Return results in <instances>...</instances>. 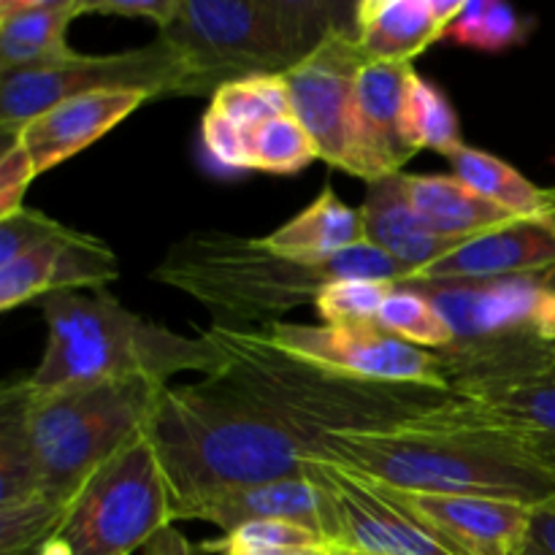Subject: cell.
Wrapping results in <instances>:
<instances>
[{"label":"cell","mask_w":555,"mask_h":555,"mask_svg":"<svg viewBox=\"0 0 555 555\" xmlns=\"http://www.w3.org/2000/svg\"><path fill=\"white\" fill-rule=\"evenodd\" d=\"M225 350L215 379L249 486L304 475V461L334 437L385 434L444 415L469 396L453 388L347 377L282 350L263 328L215 323Z\"/></svg>","instance_id":"6da1fadb"},{"label":"cell","mask_w":555,"mask_h":555,"mask_svg":"<svg viewBox=\"0 0 555 555\" xmlns=\"http://www.w3.org/2000/svg\"><path fill=\"white\" fill-rule=\"evenodd\" d=\"M318 459L401 493L555 509V434L499 415L475 399L399 431L334 437Z\"/></svg>","instance_id":"7a4b0ae2"},{"label":"cell","mask_w":555,"mask_h":555,"mask_svg":"<svg viewBox=\"0 0 555 555\" xmlns=\"http://www.w3.org/2000/svg\"><path fill=\"white\" fill-rule=\"evenodd\" d=\"M390 280L404 285L410 271L372 244H361L331 258H291L263 244V238L222 231L193 233L173 244L155 269V280L184 293L220 323H274L280 314L314 304L334 280Z\"/></svg>","instance_id":"3957f363"},{"label":"cell","mask_w":555,"mask_h":555,"mask_svg":"<svg viewBox=\"0 0 555 555\" xmlns=\"http://www.w3.org/2000/svg\"><path fill=\"white\" fill-rule=\"evenodd\" d=\"M347 0H182L157 38L184 70L179 98L215 95L253 76H285L336 33L356 30Z\"/></svg>","instance_id":"277c9868"},{"label":"cell","mask_w":555,"mask_h":555,"mask_svg":"<svg viewBox=\"0 0 555 555\" xmlns=\"http://www.w3.org/2000/svg\"><path fill=\"white\" fill-rule=\"evenodd\" d=\"M168 385L152 377L38 390L27 379L9 383L0 412L11 415L25 437L49 507L68 518L92 477L119 453L146 437L160 393Z\"/></svg>","instance_id":"5b68a950"},{"label":"cell","mask_w":555,"mask_h":555,"mask_svg":"<svg viewBox=\"0 0 555 555\" xmlns=\"http://www.w3.org/2000/svg\"><path fill=\"white\" fill-rule=\"evenodd\" d=\"M47 347L33 388L152 377L160 385L179 372L209 374L225 363V350L209 334L184 336L125 309L108 291H63L43 296Z\"/></svg>","instance_id":"8992f818"},{"label":"cell","mask_w":555,"mask_h":555,"mask_svg":"<svg viewBox=\"0 0 555 555\" xmlns=\"http://www.w3.org/2000/svg\"><path fill=\"white\" fill-rule=\"evenodd\" d=\"M404 287L423 293L450 323L453 341L439 356L459 393L477 383L524 377L555 366V285L551 280L415 282Z\"/></svg>","instance_id":"52a82bcc"},{"label":"cell","mask_w":555,"mask_h":555,"mask_svg":"<svg viewBox=\"0 0 555 555\" xmlns=\"http://www.w3.org/2000/svg\"><path fill=\"white\" fill-rule=\"evenodd\" d=\"M171 524V491L144 437L92 477L57 537L74 555H133Z\"/></svg>","instance_id":"ba28073f"},{"label":"cell","mask_w":555,"mask_h":555,"mask_svg":"<svg viewBox=\"0 0 555 555\" xmlns=\"http://www.w3.org/2000/svg\"><path fill=\"white\" fill-rule=\"evenodd\" d=\"M184 70L168 43L155 38L139 49L114 54H79L76 60L38 70H0V135L14 144L20 130L38 114L70 98L106 90H135L152 101L179 98Z\"/></svg>","instance_id":"9c48e42d"},{"label":"cell","mask_w":555,"mask_h":555,"mask_svg":"<svg viewBox=\"0 0 555 555\" xmlns=\"http://www.w3.org/2000/svg\"><path fill=\"white\" fill-rule=\"evenodd\" d=\"M263 331L282 350L318 363L328 372L372 379V383L453 388L439 352L406 345L377 325L352 328V325H304L274 320Z\"/></svg>","instance_id":"30bf717a"},{"label":"cell","mask_w":555,"mask_h":555,"mask_svg":"<svg viewBox=\"0 0 555 555\" xmlns=\"http://www.w3.org/2000/svg\"><path fill=\"white\" fill-rule=\"evenodd\" d=\"M304 475L312 477L334 504L339 526L336 551L358 555H459L379 482L318 455L304 461Z\"/></svg>","instance_id":"8fae6325"},{"label":"cell","mask_w":555,"mask_h":555,"mask_svg":"<svg viewBox=\"0 0 555 555\" xmlns=\"http://www.w3.org/2000/svg\"><path fill=\"white\" fill-rule=\"evenodd\" d=\"M366 63L356 30H347L336 33L312 57L282 76L291 92L293 117L312 135L318 157L341 171L350 168L358 74Z\"/></svg>","instance_id":"7c38bea8"},{"label":"cell","mask_w":555,"mask_h":555,"mask_svg":"<svg viewBox=\"0 0 555 555\" xmlns=\"http://www.w3.org/2000/svg\"><path fill=\"white\" fill-rule=\"evenodd\" d=\"M524 276H542L555 285V188H547V201L540 211L513 217L504 225L459 244L442 260L412 274L406 285H455Z\"/></svg>","instance_id":"4fadbf2b"},{"label":"cell","mask_w":555,"mask_h":555,"mask_svg":"<svg viewBox=\"0 0 555 555\" xmlns=\"http://www.w3.org/2000/svg\"><path fill=\"white\" fill-rule=\"evenodd\" d=\"M412 70L410 63H366L358 74L350 177L366 184L399 177L417 155L404 135V90Z\"/></svg>","instance_id":"5bb4252c"},{"label":"cell","mask_w":555,"mask_h":555,"mask_svg":"<svg viewBox=\"0 0 555 555\" xmlns=\"http://www.w3.org/2000/svg\"><path fill=\"white\" fill-rule=\"evenodd\" d=\"M173 520H204V524L217 526L222 534H231L238 526L255 524V520H287V524L318 531L334 551L339 545L334 504L325 496L323 488L307 475L215 493L179 509Z\"/></svg>","instance_id":"9a60e30c"},{"label":"cell","mask_w":555,"mask_h":555,"mask_svg":"<svg viewBox=\"0 0 555 555\" xmlns=\"http://www.w3.org/2000/svg\"><path fill=\"white\" fill-rule=\"evenodd\" d=\"M393 493L459 555H524L529 551L534 509L499 499Z\"/></svg>","instance_id":"2e32d148"},{"label":"cell","mask_w":555,"mask_h":555,"mask_svg":"<svg viewBox=\"0 0 555 555\" xmlns=\"http://www.w3.org/2000/svg\"><path fill=\"white\" fill-rule=\"evenodd\" d=\"M146 101H152V95L135 90H106L70 98L30 119L16 141L30 155L36 177H41L103 139Z\"/></svg>","instance_id":"e0dca14e"},{"label":"cell","mask_w":555,"mask_h":555,"mask_svg":"<svg viewBox=\"0 0 555 555\" xmlns=\"http://www.w3.org/2000/svg\"><path fill=\"white\" fill-rule=\"evenodd\" d=\"M466 0H361L356 14L358 49L369 63H410L444 41Z\"/></svg>","instance_id":"ac0fdd59"},{"label":"cell","mask_w":555,"mask_h":555,"mask_svg":"<svg viewBox=\"0 0 555 555\" xmlns=\"http://www.w3.org/2000/svg\"><path fill=\"white\" fill-rule=\"evenodd\" d=\"M92 14V0H0V70H38L79 57L70 22Z\"/></svg>","instance_id":"d6986e66"},{"label":"cell","mask_w":555,"mask_h":555,"mask_svg":"<svg viewBox=\"0 0 555 555\" xmlns=\"http://www.w3.org/2000/svg\"><path fill=\"white\" fill-rule=\"evenodd\" d=\"M361 220L366 244H372L374 249H379V253L393 258L399 266H404L410 271V280L412 274L437 263L444 255L453 253L459 244H464L455 242V238L437 236L421 220L415 206L410 204V195H406L404 173L366 184Z\"/></svg>","instance_id":"ffe728a7"},{"label":"cell","mask_w":555,"mask_h":555,"mask_svg":"<svg viewBox=\"0 0 555 555\" xmlns=\"http://www.w3.org/2000/svg\"><path fill=\"white\" fill-rule=\"evenodd\" d=\"M404 188L421 220L437 236L455 242H469L515 217L453 173H404Z\"/></svg>","instance_id":"44dd1931"},{"label":"cell","mask_w":555,"mask_h":555,"mask_svg":"<svg viewBox=\"0 0 555 555\" xmlns=\"http://www.w3.org/2000/svg\"><path fill=\"white\" fill-rule=\"evenodd\" d=\"M263 244L291 258H331L366 244V233H363L361 209L341 204L334 188L325 184L312 206L263 236Z\"/></svg>","instance_id":"7402d4cb"},{"label":"cell","mask_w":555,"mask_h":555,"mask_svg":"<svg viewBox=\"0 0 555 555\" xmlns=\"http://www.w3.org/2000/svg\"><path fill=\"white\" fill-rule=\"evenodd\" d=\"M448 160L453 168V177L469 184L475 193H480L491 204L513 211L515 217L534 215L545 206L547 188L534 184L518 168L504 163L502 157L491 155V152L464 144Z\"/></svg>","instance_id":"603a6c76"},{"label":"cell","mask_w":555,"mask_h":555,"mask_svg":"<svg viewBox=\"0 0 555 555\" xmlns=\"http://www.w3.org/2000/svg\"><path fill=\"white\" fill-rule=\"evenodd\" d=\"M404 135L417 152L431 150L450 157L466 144L453 103L434 81L412 70L404 90Z\"/></svg>","instance_id":"cb8c5ba5"},{"label":"cell","mask_w":555,"mask_h":555,"mask_svg":"<svg viewBox=\"0 0 555 555\" xmlns=\"http://www.w3.org/2000/svg\"><path fill=\"white\" fill-rule=\"evenodd\" d=\"M461 393L499 415L555 434V366L524 377L469 385Z\"/></svg>","instance_id":"d4e9b609"},{"label":"cell","mask_w":555,"mask_h":555,"mask_svg":"<svg viewBox=\"0 0 555 555\" xmlns=\"http://www.w3.org/2000/svg\"><path fill=\"white\" fill-rule=\"evenodd\" d=\"M534 20L499 0H466L459 20L448 27L444 41L455 47L480 49V52H504L529 38Z\"/></svg>","instance_id":"484cf974"},{"label":"cell","mask_w":555,"mask_h":555,"mask_svg":"<svg viewBox=\"0 0 555 555\" xmlns=\"http://www.w3.org/2000/svg\"><path fill=\"white\" fill-rule=\"evenodd\" d=\"M247 155L249 171L276 173V177L298 173L309 163L320 160L312 135L293 114L255 125L247 133Z\"/></svg>","instance_id":"4316f807"},{"label":"cell","mask_w":555,"mask_h":555,"mask_svg":"<svg viewBox=\"0 0 555 555\" xmlns=\"http://www.w3.org/2000/svg\"><path fill=\"white\" fill-rule=\"evenodd\" d=\"M377 328L406 345L442 352L453 341V331L444 314L415 287H396L385 307L379 309Z\"/></svg>","instance_id":"83f0119b"},{"label":"cell","mask_w":555,"mask_h":555,"mask_svg":"<svg viewBox=\"0 0 555 555\" xmlns=\"http://www.w3.org/2000/svg\"><path fill=\"white\" fill-rule=\"evenodd\" d=\"M206 553L215 555H293L304 551H334L318 531L287 520H255L238 526L220 540H206Z\"/></svg>","instance_id":"f1b7e54d"},{"label":"cell","mask_w":555,"mask_h":555,"mask_svg":"<svg viewBox=\"0 0 555 555\" xmlns=\"http://www.w3.org/2000/svg\"><path fill=\"white\" fill-rule=\"evenodd\" d=\"M74 236L76 231L68 228L63 236L30 249L22 258H16L14 263L0 266V309L3 312H11V309L22 307V304L41 301L43 296L54 291L60 255H63L65 244Z\"/></svg>","instance_id":"f546056e"},{"label":"cell","mask_w":555,"mask_h":555,"mask_svg":"<svg viewBox=\"0 0 555 555\" xmlns=\"http://www.w3.org/2000/svg\"><path fill=\"white\" fill-rule=\"evenodd\" d=\"M211 108L225 114L244 130H253L266 119L293 114L291 92L282 76H253V79L222 85L211 95Z\"/></svg>","instance_id":"4dcf8cb0"},{"label":"cell","mask_w":555,"mask_h":555,"mask_svg":"<svg viewBox=\"0 0 555 555\" xmlns=\"http://www.w3.org/2000/svg\"><path fill=\"white\" fill-rule=\"evenodd\" d=\"M390 280H369V276H352V280H334L318 293L314 309H318L323 325H377L379 309L396 291Z\"/></svg>","instance_id":"1f68e13d"},{"label":"cell","mask_w":555,"mask_h":555,"mask_svg":"<svg viewBox=\"0 0 555 555\" xmlns=\"http://www.w3.org/2000/svg\"><path fill=\"white\" fill-rule=\"evenodd\" d=\"M65 231H68V225L43 215V211L30 209V206H22L11 215L0 217V266L14 263L30 249L63 236Z\"/></svg>","instance_id":"d6a6232c"},{"label":"cell","mask_w":555,"mask_h":555,"mask_svg":"<svg viewBox=\"0 0 555 555\" xmlns=\"http://www.w3.org/2000/svg\"><path fill=\"white\" fill-rule=\"evenodd\" d=\"M247 133L249 130L238 128L217 108H206L204 122H201V139L217 166L228 168V171H249Z\"/></svg>","instance_id":"836d02e7"},{"label":"cell","mask_w":555,"mask_h":555,"mask_svg":"<svg viewBox=\"0 0 555 555\" xmlns=\"http://www.w3.org/2000/svg\"><path fill=\"white\" fill-rule=\"evenodd\" d=\"M33 179H36V166L25 146L20 141L3 146V155H0V217L25 206L22 198Z\"/></svg>","instance_id":"e575fe53"},{"label":"cell","mask_w":555,"mask_h":555,"mask_svg":"<svg viewBox=\"0 0 555 555\" xmlns=\"http://www.w3.org/2000/svg\"><path fill=\"white\" fill-rule=\"evenodd\" d=\"M182 0H92V14L155 22L157 30L177 16Z\"/></svg>","instance_id":"d590c367"},{"label":"cell","mask_w":555,"mask_h":555,"mask_svg":"<svg viewBox=\"0 0 555 555\" xmlns=\"http://www.w3.org/2000/svg\"><path fill=\"white\" fill-rule=\"evenodd\" d=\"M144 555H195V547L190 545L188 537L171 524L152 537L150 545L144 547Z\"/></svg>","instance_id":"8d00e7d4"},{"label":"cell","mask_w":555,"mask_h":555,"mask_svg":"<svg viewBox=\"0 0 555 555\" xmlns=\"http://www.w3.org/2000/svg\"><path fill=\"white\" fill-rule=\"evenodd\" d=\"M531 545L545 555H555V509H547V513L534 515Z\"/></svg>","instance_id":"74e56055"},{"label":"cell","mask_w":555,"mask_h":555,"mask_svg":"<svg viewBox=\"0 0 555 555\" xmlns=\"http://www.w3.org/2000/svg\"><path fill=\"white\" fill-rule=\"evenodd\" d=\"M293 555H331V551H304V553H293Z\"/></svg>","instance_id":"f35d334b"},{"label":"cell","mask_w":555,"mask_h":555,"mask_svg":"<svg viewBox=\"0 0 555 555\" xmlns=\"http://www.w3.org/2000/svg\"><path fill=\"white\" fill-rule=\"evenodd\" d=\"M524 555H545V553H542V551H537L534 545H529V551H526Z\"/></svg>","instance_id":"ab89813d"},{"label":"cell","mask_w":555,"mask_h":555,"mask_svg":"<svg viewBox=\"0 0 555 555\" xmlns=\"http://www.w3.org/2000/svg\"><path fill=\"white\" fill-rule=\"evenodd\" d=\"M331 555H358V553H347V551H331Z\"/></svg>","instance_id":"60d3db41"}]
</instances>
